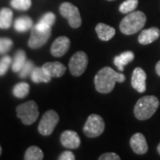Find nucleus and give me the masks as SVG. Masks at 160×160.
Masks as SVG:
<instances>
[{"label":"nucleus","instance_id":"a211bd4d","mask_svg":"<svg viewBox=\"0 0 160 160\" xmlns=\"http://www.w3.org/2000/svg\"><path fill=\"white\" fill-rule=\"evenodd\" d=\"M30 78L32 82L38 84V83H48L52 78L46 73V71L43 69V67H37L34 68L33 71L31 72Z\"/></svg>","mask_w":160,"mask_h":160},{"label":"nucleus","instance_id":"aec40b11","mask_svg":"<svg viewBox=\"0 0 160 160\" xmlns=\"http://www.w3.org/2000/svg\"><path fill=\"white\" fill-rule=\"evenodd\" d=\"M33 21L31 18L28 16H22L15 20L14 22V29L18 32H26L29 29H32Z\"/></svg>","mask_w":160,"mask_h":160},{"label":"nucleus","instance_id":"b1692460","mask_svg":"<svg viewBox=\"0 0 160 160\" xmlns=\"http://www.w3.org/2000/svg\"><path fill=\"white\" fill-rule=\"evenodd\" d=\"M138 6V0H126L119 7V11L122 13H130L133 12Z\"/></svg>","mask_w":160,"mask_h":160},{"label":"nucleus","instance_id":"7ed1b4c3","mask_svg":"<svg viewBox=\"0 0 160 160\" xmlns=\"http://www.w3.org/2000/svg\"><path fill=\"white\" fill-rule=\"evenodd\" d=\"M146 20V15L142 12H132L121 21L119 25L120 31L125 35L135 34L144 27Z\"/></svg>","mask_w":160,"mask_h":160},{"label":"nucleus","instance_id":"bb28decb","mask_svg":"<svg viewBox=\"0 0 160 160\" xmlns=\"http://www.w3.org/2000/svg\"><path fill=\"white\" fill-rule=\"evenodd\" d=\"M55 20H56L55 14H54L53 12H49L45 13V14L41 17V19H40L38 22L43 23V24H45L46 26L51 27L52 28V25L54 24V22H55Z\"/></svg>","mask_w":160,"mask_h":160},{"label":"nucleus","instance_id":"39448f33","mask_svg":"<svg viewBox=\"0 0 160 160\" xmlns=\"http://www.w3.org/2000/svg\"><path fill=\"white\" fill-rule=\"evenodd\" d=\"M17 117L22 120L24 125L29 126L37 121L39 111L37 103L33 101H29L19 105L16 109Z\"/></svg>","mask_w":160,"mask_h":160},{"label":"nucleus","instance_id":"f8f14e48","mask_svg":"<svg viewBox=\"0 0 160 160\" xmlns=\"http://www.w3.org/2000/svg\"><path fill=\"white\" fill-rule=\"evenodd\" d=\"M61 142L67 149H78L80 146L79 135L72 130H66L61 135Z\"/></svg>","mask_w":160,"mask_h":160},{"label":"nucleus","instance_id":"c756f323","mask_svg":"<svg viewBox=\"0 0 160 160\" xmlns=\"http://www.w3.org/2000/svg\"><path fill=\"white\" fill-rule=\"evenodd\" d=\"M100 160H120V157L116 153L113 152H109V153H105V154L102 155L100 158Z\"/></svg>","mask_w":160,"mask_h":160},{"label":"nucleus","instance_id":"f03ea898","mask_svg":"<svg viewBox=\"0 0 160 160\" xmlns=\"http://www.w3.org/2000/svg\"><path fill=\"white\" fill-rule=\"evenodd\" d=\"M159 107V100L153 95L142 97L134 106V116L139 120H146L151 118Z\"/></svg>","mask_w":160,"mask_h":160},{"label":"nucleus","instance_id":"412c9836","mask_svg":"<svg viewBox=\"0 0 160 160\" xmlns=\"http://www.w3.org/2000/svg\"><path fill=\"white\" fill-rule=\"evenodd\" d=\"M27 61L26 59V52L23 50H19L16 52L15 55H14V59L12 61V69L13 72H19L22 68L23 67V65L25 64Z\"/></svg>","mask_w":160,"mask_h":160},{"label":"nucleus","instance_id":"9b49d317","mask_svg":"<svg viewBox=\"0 0 160 160\" xmlns=\"http://www.w3.org/2000/svg\"><path fill=\"white\" fill-rule=\"evenodd\" d=\"M146 79L147 75L142 68L134 69L132 75V86L139 92H144L146 91Z\"/></svg>","mask_w":160,"mask_h":160},{"label":"nucleus","instance_id":"423d86ee","mask_svg":"<svg viewBox=\"0 0 160 160\" xmlns=\"http://www.w3.org/2000/svg\"><path fill=\"white\" fill-rule=\"evenodd\" d=\"M105 129L103 118L97 114H92L88 117L84 126V133L87 137L94 138L100 136Z\"/></svg>","mask_w":160,"mask_h":160},{"label":"nucleus","instance_id":"4be33fe9","mask_svg":"<svg viewBox=\"0 0 160 160\" xmlns=\"http://www.w3.org/2000/svg\"><path fill=\"white\" fill-rule=\"evenodd\" d=\"M44 158V153L40 148L37 146H31L26 150L24 155L25 160H42Z\"/></svg>","mask_w":160,"mask_h":160},{"label":"nucleus","instance_id":"5701e85b","mask_svg":"<svg viewBox=\"0 0 160 160\" xmlns=\"http://www.w3.org/2000/svg\"><path fill=\"white\" fill-rule=\"evenodd\" d=\"M29 92V86L28 83L22 82L19 83L16 86H14L12 89V94L16 98L19 99H23L25 98Z\"/></svg>","mask_w":160,"mask_h":160},{"label":"nucleus","instance_id":"2eb2a0df","mask_svg":"<svg viewBox=\"0 0 160 160\" xmlns=\"http://www.w3.org/2000/svg\"><path fill=\"white\" fill-rule=\"evenodd\" d=\"M43 69L46 71V73L49 75L51 78H60L62 77L66 68L62 62H46L43 66Z\"/></svg>","mask_w":160,"mask_h":160},{"label":"nucleus","instance_id":"6ab92c4d","mask_svg":"<svg viewBox=\"0 0 160 160\" xmlns=\"http://www.w3.org/2000/svg\"><path fill=\"white\" fill-rule=\"evenodd\" d=\"M13 13L10 8H2L0 10V29H6L11 27Z\"/></svg>","mask_w":160,"mask_h":160},{"label":"nucleus","instance_id":"1a4fd4ad","mask_svg":"<svg viewBox=\"0 0 160 160\" xmlns=\"http://www.w3.org/2000/svg\"><path fill=\"white\" fill-rule=\"evenodd\" d=\"M87 64H88V58L86 52L82 51L77 52L69 60V71L75 77H79L85 72Z\"/></svg>","mask_w":160,"mask_h":160},{"label":"nucleus","instance_id":"f704fd0d","mask_svg":"<svg viewBox=\"0 0 160 160\" xmlns=\"http://www.w3.org/2000/svg\"><path fill=\"white\" fill-rule=\"evenodd\" d=\"M109 1H112V0H109Z\"/></svg>","mask_w":160,"mask_h":160},{"label":"nucleus","instance_id":"dca6fc26","mask_svg":"<svg viewBox=\"0 0 160 160\" xmlns=\"http://www.w3.org/2000/svg\"><path fill=\"white\" fill-rule=\"evenodd\" d=\"M95 31L98 35V38L102 41H109L116 34V30L111 26H109L104 23H99L95 27Z\"/></svg>","mask_w":160,"mask_h":160},{"label":"nucleus","instance_id":"473e14b6","mask_svg":"<svg viewBox=\"0 0 160 160\" xmlns=\"http://www.w3.org/2000/svg\"><path fill=\"white\" fill-rule=\"evenodd\" d=\"M158 152L160 154V143L158 144Z\"/></svg>","mask_w":160,"mask_h":160},{"label":"nucleus","instance_id":"393cba45","mask_svg":"<svg viewBox=\"0 0 160 160\" xmlns=\"http://www.w3.org/2000/svg\"><path fill=\"white\" fill-rule=\"evenodd\" d=\"M31 0H12L11 6L14 9L21 11H27L31 6Z\"/></svg>","mask_w":160,"mask_h":160},{"label":"nucleus","instance_id":"0eeeda50","mask_svg":"<svg viewBox=\"0 0 160 160\" xmlns=\"http://www.w3.org/2000/svg\"><path fill=\"white\" fill-rule=\"evenodd\" d=\"M60 12L62 16L66 18L69 22V26L73 29H78L79 28L82 24V20L80 16L79 10L78 7L71 3L65 2L62 3L60 6Z\"/></svg>","mask_w":160,"mask_h":160},{"label":"nucleus","instance_id":"6e6552de","mask_svg":"<svg viewBox=\"0 0 160 160\" xmlns=\"http://www.w3.org/2000/svg\"><path fill=\"white\" fill-rule=\"evenodd\" d=\"M59 122V116L54 110H48L43 115L38 125V132L44 136H48L53 132Z\"/></svg>","mask_w":160,"mask_h":160},{"label":"nucleus","instance_id":"c85d7f7f","mask_svg":"<svg viewBox=\"0 0 160 160\" xmlns=\"http://www.w3.org/2000/svg\"><path fill=\"white\" fill-rule=\"evenodd\" d=\"M12 46V41L7 38H0V54L10 51Z\"/></svg>","mask_w":160,"mask_h":160},{"label":"nucleus","instance_id":"ddd939ff","mask_svg":"<svg viewBox=\"0 0 160 160\" xmlns=\"http://www.w3.org/2000/svg\"><path fill=\"white\" fill-rule=\"evenodd\" d=\"M130 146L133 152L136 154L142 155L148 151V144L146 138L141 132L134 133L130 140Z\"/></svg>","mask_w":160,"mask_h":160},{"label":"nucleus","instance_id":"f257e3e1","mask_svg":"<svg viewBox=\"0 0 160 160\" xmlns=\"http://www.w3.org/2000/svg\"><path fill=\"white\" fill-rule=\"evenodd\" d=\"M126 80V76L117 72L110 67H104L98 71L94 78L95 88L101 93H109L114 89L116 83H122Z\"/></svg>","mask_w":160,"mask_h":160},{"label":"nucleus","instance_id":"4468645a","mask_svg":"<svg viewBox=\"0 0 160 160\" xmlns=\"http://www.w3.org/2000/svg\"><path fill=\"white\" fill-rule=\"evenodd\" d=\"M160 36V30L158 28H149L144 29L138 37V41L142 45H149L158 39Z\"/></svg>","mask_w":160,"mask_h":160},{"label":"nucleus","instance_id":"9d476101","mask_svg":"<svg viewBox=\"0 0 160 160\" xmlns=\"http://www.w3.org/2000/svg\"><path fill=\"white\" fill-rule=\"evenodd\" d=\"M70 46V40L67 37H59L53 41L51 46V53L54 57L63 56Z\"/></svg>","mask_w":160,"mask_h":160},{"label":"nucleus","instance_id":"a878e982","mask_svg":"<svg viewBox=\"0 0 160 160\" xmlns=\"http://www.w3.org/2000/svg\"><path fill=\"white\" fill-rule=\"evenodd\" d=\"M34 68V63H33L32 61H26V62L23 65L22 69L18 72L19 73V77L22 78H25L29 77L31 74V72L33 71Z\"/></svg>","mask_w":160,"mask_h":160},{"label":"nucleus","instance_id":"2f4dec72","mask_svg":"<svg viewBox=\"0 0 160 160\" xmlns=\"http://www.w3.org/2000/svg\"><path fill=\"white\" fill-rule=\"evenodd\" d=\"M156 72H157V74L160 77V61L157 63V65H156Z\"/></svg>","mask_w":160,"mask_h":160},{"label":"nucleus","instance_id":"cd10ccee","mask_svg":"<svg viewBox=\"0 0 160 160\" xmlns=\"http://www.w3.org/2000/svg\"><path fill=\"white\" fill-rule=\"evenodd\" d=\"M12 63V58L8 55L4 56L0 60V77L6 75Z\"/></svg>","mask_w":160,"mask_h":160},{"label":"nucleus","instance_id":"f3484780","mask_svg":"<svg viewBox=\"0 0 160 160\" xmlns=\"http://www.w3.org/2000/svg\"><path fill=\"white\" fill-rule=\"evenodd\" d=\"M133 59H134V53L131 51H126L114 58V64L119 71H123L125 66L132 62Z\"/></svg>","mask_w":160,"mask_h":160},{"label":"nucleus","instance_id":"72a5a7b5","mask_svg":"<svg viewBox=\"0 0 160 160\" xmlns=\"http://www.w3.org/2000/svg\"><path fill=\"white\" fill-rule=\"evenodd\" d=\"M2 153V148H1V146H0V155Z\"/></svg>","mask_w":160,"mask_h":160},{"label":"nucleus","instance_id":"20e7f679","mask_svg":"<svg viewBox=\"0 0 160 160\" xmlns=\"http://www.w3.org/2000/svg\"><path fill=\"white\" fill-rule=\"evenodd\" d=\"M52 34L51 27L43 23H37L31 29V34L28 45L32 49H38L46 45Z\"/></svg>","mask_w":160,"mask_h":160},{"label":"nucleus","instance_id":"7c9ffc66","mask_svg":"<svg viewBox=\"0 0 160 160\" xmlns=\"http://www.w3.org/2000/svg\"><path fill=\"white\" fill-rule=\"evenodd\" d=\"M59 160H75L76 158H75V155L69 151V150H66L62 152V154L60 155V157L58 158Z\"/></svg>","mask_w":160,"mask_h":160}]
</instances>
